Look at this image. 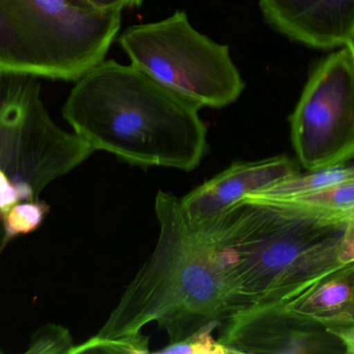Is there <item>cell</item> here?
<instances>
[{
    "instance_id": "6da1fadb",
    "label": "cell",
    "mask_w": 354,
    "mask_h": 354,
    "mask_svg": "<svg viewBox=\"0 0 354 354\" xmlns=\"http://www.w3.org/2000/svg\"><path fill=\"white\" fill-rule=\"evenodd\" d=\"M199 110L132 64L111 60L77 81L62 116L95 151L131 166L191 172L207 151Z\"/></svg>"
},
{
    "instance_id": "7a4b0ae2",
    "label": "cell",
    "mask_w": 354,
    "mask_h": 354,
    "mask_svg": "<svg viewBox=\"0 0 354 354\" xmlns=\"http://www.w3.org/2000/svg\"><path fill=\"white\" fill-rule=\"evenodd\" d=\"M202 233L237 310L290 301L345 266L340 249L346 229L280 200L248 195Z\"/></svg>"
},
{
    "instance_id": "3957f363",
    "label": "cell",
    "mask_w": 354,
    "mask_h": 354,
    "mask_svg": "<svg viewBox=\"0 0 354 354\" xmlns=\"http://www.w3.org/2000/svg\"><path fill=\"white\" fill-rule=\"evenodd\" d=\"M155 212V251L95 335L100 338L138 334L157 322L170 343L180 342L218 328L237 310L209 239L189 222L180 199L158 191Z\"/></svg>"
},
{
    "instance_id": "277c9868",
    "label": "cell",
    "mask_w": 354,
    "mask_h": 354,
    "mask_svg": "<svg viewBox=\"0 0 354 354\" xmlns=\"http://www.w3.org/2000/svg\"><path fill=\"white\" fill-rule=\"evenodd\" d=\"M120 25V10L0 0V74L78 81L105 60Z\"/></svg>"
},
{
    "instance_id": "5b68a950",
    "label": "cell",
    "mask_w": 354,
    "mask_h": 354,
    "mask_svg": "<svg viewBox=\"0 0 354 354\" xmlns=\"http://www.w3.org/2000/svg\"><path fill=\"white\" fill-rule=\"evenodd\" d=\"M118 42L132 66L200 108L226 107L245 91L229 46L194 28L183 10L132 25Z\"/></svg>"
},
{
    "instance_id": "8992f818",
    "label": "cell",
    "mask_w": 354,
    "mask_h": 354,
    "mask_svg": "<svg viewBox=\"0 0 354 354\" xmlns=\"http://www.w3.org/2000/svg\"><path fill=\"white\" fill-rule=\"evenodd\" d=\"M93 152L80 135L62 130L52 120L39 78L0 74V172L18 187L23 201H39L50 182Z\"/></svg>"
},
{
    "instance_id": "52a82bcc",
    "label": "cell",
    "mask_w": 354,
    "mask_h": 354,
    "mask_svg": "<svg viewBox=\"0 0 354 354\" xmlns=\"http://www.w3.org/2000/svg\"><path fill=\"white\" fill-rule=\"evenodd\" d=\"M290 129L297 159L309 172L354 158V57L348 48L314 71L291 114Z\"/></svg>"
},
{
    "instance_id": "ba28073f",
    "label": "cell",
    "mask_w": 354,
    "mask_h": 354,
    "mask_svg": "<svg viewBox=\"0 0 354 354\" xmlns=\"http://www.w3.org/2000/svg\"><path fill=\"white\" fill-rule=\"evenodd\" d=\"M218 342L228 353L339 354L341 341L291 311L286 301L245 306L225 321Z\"/></svg>"
},
{
    "instance_id": "9c48e42d",
    "label": "cell",
    "mask_w": 354,
    "mask_h": 354,
    "mask_svg": "<svg viewBox=\"0 0 354 354\" xmlns=\"http://www.w3.org/2000/svg\"><path fill=\"white\" fill-rule=\"evenodd\" d=\"M297 174V162L285 155L257 161L233 162L180 199L181 206L189 222L205 232L248 195L266 191Z\"/></svg>"
},
{
    "instance_id": "30bf717a",
    "label": "cell",
    "mask_w": 354,
    "mask_h": 354,
    "mask_svg": "<svg viewBox=\"0 0 354 354\" xmlns=\"http://www.w3.org/2000/svg\"><path fill=\"white\" fill-rule=\"evenodd\" d=\"M266 22L293 41L319 49L344 46L354 0H258Z\"/></svg>"
},
{
    "instance_id": "8fae6325",
    "label": "cell",
    "mask_w": 354,
    "mask_h": 354,
    "mask_svg": "<svg viewBox=\"0 0 354 354\" xmlns=\"http://www.w3.org/2000/svg\"><path fill=\"white\" fill-rule=\"evenodd\" d=\"M286 306L328 330L354 326V263L347 264L286 301Z\"/></svg>"
},
{
    "instance_id": "7c38bea8",
    "label": "cell",
    "mask_w": 354,
    "mask_h": 354,
    "mask_svg": "<svg viewBox=\"0 0 354 354\" xmlns=\"http://www.w3.org/2000/svg\"><path fill=\"white\" fill-rule=\"evenodd\" d=\"M354 181V168L336 166L322 170H311L306 175L297 174L266 191L250 195L266 197H291L307 195L328 188L341 183Z\"/></svg>"
},
{
    "instance_id": "4fadbf2b",
    "label": "cell",
    "mask_w": 354,
    "mask_h": 354,
    "mask_svg": "<svg viewBox=\"0 0 354 354\" xmlns=\"http://www.w3.org/2000/svg\"><path fill=\"white\" fill-rule=\"evenodd\" d=\"M49 211V205L39 200L19 203L10 208L2 220L4 237L0 245V253L12 239L37 230Z\"/></svg>"
},
{
    "instance_id": "5bb4252c",
    "label": "cell",
    "mask_w": 354,
    "mask_h": 354,
    "mask_svg": "<svg viewBox=\"0 0 354 354\" xmlns=\"http://www.w3.org/2000/svg\"><path fill=\"white\" fill-rule=\"evenodd\" d=\"M260 197V195H258ZM289 205L315 210H337L354 207V181L291 197H270Z\"/></svg>"
},
{
    "instance_id": "9a60e30c",
    "label": "cell",
    "mask_w": 354,
    "mask_h": 354,
    "mask_svg": "<svg viewBox=\"0 0 354 354\" xmlns=\"http://www.w3.org/2000/svg\"><path fill=\"white\" fill-rule=\"evenodd\" d=\"M71 353H149V338L142 332L122 338H100L95 336L83 344L74 346Z\"/></svg>"
},
{
    "instance_id": "2e32d148",
    "label": "cell",
    "mask_w": 354,
    "mask_h": 354,
    "mask_svg": "<svg viewBox=\"0 0 354 354\" xmlns=\"http://www.w3.org/2000/svg\"><path fill=\"white\" fill-rule=\"evenodd\" d=\"M74 342L70 332L59 326H50L37 333L27 353H71Z\"/></svg>"
},
{
    "instance_id": "e0dca14e",
    "label": "cell",
    "mask_w": 354,
    "mask_h": 354,
    "mask_svg": "<svg viewBox=\"0 0 354 354\" xmlns=\"http://www.w3.org/2000/svg\"><path fill=\"white\" fill-rule=\"evenodd\" d=\"M214 328H204L189 336L185 340L177 343H169L164 349L158 351L160 353H228L218 341L214 340L212 332Z\"/></svg>"
},
{
    "instance_id": "ac0fdd59",
    "label": "cell",
    "mask_w": 354,
    "mask_h": 354,
    "mask_svg": "<svg viewBox=\"0 0 354 354\" xmlns=\"http://www.w3.org/2000/svg\"><path fill=\"white\" fill-rule=\"evenodd\" d=\"M145 0H77L80 6L102 10H120L126 8H138Z\"/></svg>"
},
{
    "instance_id": "d6986e66",
    "label": "cell",
    "mask_w": 354,
    "mask_h": 354,
    "mask_svg": "<svg viewBox=\"0 0 354 354\" xmlns=\"http://www.w3.org/2000/svg\"><path fill=\"white\" fill-rule=\"evenodd\" d=\"M337 337L345 348V353L354 354V326L328 330Z\"/></svg>"
},
{
    "instance_id": "ffe728a7",
    "label": "cell",
    "mask_w": 354,
    "mask_h": 354,
    "mask_svg": "<svg viewBox=\"0 0 354 354\" xmlns=\"http://www.w3.org/2000/svg\"><path fill=\"white\" fill-rule=\"evenodd\" d=\"M344 46L348 48L349 51L351 52L354 57V24L353 28H351V33H349L348 37H347Z\"/></svg>"
},
{
    "instance_id": "44dd1931",
    "label": "cell",
    "mask_w": 354,
    "mask_h": 354,
    "mask_svg": "<svg viewBox=\"0 0 354 354\" xmlns=\"http://www.w3.org/2000/svg\"><path fill=\"white\" fill-rule=\"evenodd\" d=\"M70 1L74 2V3H77V0H70ZM78 4V3H77Z\"/></svg>"
}]
</instances>
